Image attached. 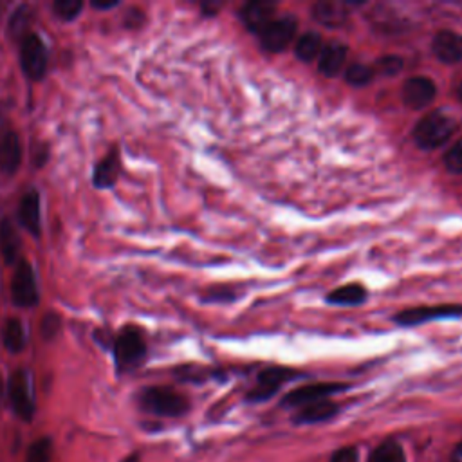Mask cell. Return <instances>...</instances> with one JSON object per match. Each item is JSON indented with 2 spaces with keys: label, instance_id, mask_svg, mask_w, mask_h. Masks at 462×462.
<instances>
[{
  "label": "cell",
  "instance_id": "obj_1",
  "mask_svg": "<svg viewBox=\"0 0 462 462\" xmlns=\"http://www.w3.org/2000/svg\"><path fill=\"white\" fill-rule=\"evenodd\" d=\"M457 130V121L442 110L426 114L413 128V141L422 150L440 148L451 139Z\"/></svg>",
  "mask_w": 462,
  "mask_h": 462
},
{
  "label": "cell",
  "instance_id": "obj_2",
  "mask_svg": "<svg viewBox=\"0 0 462 462\" xmlns=\"http://www.w3.org/2000/svg\"><path fill=\"white\" fill-rule=\"evenodd\" d=\"M139 404L144 411L161 417H179L189 408L188 399L166 386H150L139 393Z\"/></svg>",
  "mask_w": 462,
  "mask_h": 462
},
{
  "label": "cell",
  "instance_id": "obj_3",
  "mask_svg": "<svg viewBox=\"0 0 462 462\" xmlns=\"http://www.w3.org/2000/svg\"><path fill=\"white\" fill-rule=\"evenodd\" d=\"M114 357L119 370H132L137 366L144 354H146V343L139 328L135 327H125L114 339Z\"/></svg>",
  "mask_w": 462,
  "mask_h": 462
},
{
  "label": "cell",
  "instance_id": "obj_4",
  "mask_svg": "<svg viewBox=\"0 0 462 462\" xmlns=\"http://www.w3.org/2000/svg\"><path fill=\"white\" fill-rule=\"evenodd\" d=\"M20 65L23 74L38 81L45 76L47 70V49L42 38L34 32H27L20 42Z\"/></svg>",
  "mask_w": 462,
  "mask_h": 462
},
{
  "label": "cell",
  "instance_id": "obj_5",
  "mask_svg": "<svg viewBox=\"0 0 462 462\" xmlns=\"http://www.w3.org/2000/svg\"><path fill=\"white\" fill-rule=\"evenodd\" d=\"M7 393H9V401L14 413L23 420H31L34 415V395H32L31 374L27 370L20 368L11 374Z\"/></svg>",
  "mask_w": 462,
  "mask_h": 462
},
{
  "label": "cell",
  "instance_id": "obj_6",
  "mask_svg": "<svg viewBox=\"0 0 462 462\" xmlns=\"http://www.w3.org/2000/svg\"><path fill=\"white\" fill-rule=\"evenodd\" d=\"M11 300L18 307H32L38 303V285L32 265L27 260H18L11 280Z\"/></svg>",
  "mask_w": 462,
  "mask_h": 462
},
{
  "label": "cell",
  "instance_id": "obj_7",
  "mask_svg": "<svg viewBox=\"0 0 462 462\" xmlns=\"http://www.w3.org/2000/svg\"><path fill=\"white\" fill-rule=\"evenodd\" d=\"M298 20L292 14L274 18L260 34L262 47L269 52H282L289 47L296 34Z\"/></svg>",
  "mask_w": 462,
  "mask_h": 462
},
{
  "label": "cell",
  "instance_id": "obj_8",
  "mask_svg": "<svg viewBox=\"0 0 462 462\" xmlns=\"http://www.w3.org/2000/svg\"><path fill=\"white\" fill-rule=\"evenodd\" d=\"M345 384L339 383H314V384H307V386H300L292 392H289L282 404L289 406V408H296V406H307L323 399H328L332 393L345 390Z\"/></svg>",
  "mask_w": 462,
  "mask_h": 462
},
{
  "label": "cell",
  "instance_id": "obj_9",
  "mask_svg": "<svg viewBox=\"0 0 462 462\" xmlns=\"http://www.w3.org/2000/svg\"><path fill=\"white\" fill-rule=\"evenodd\" d=\"M448 318H462L460 305H440V307H413L395 314V321L399 325H420L433 319H448Z\"/></svg>",
  "mask_w": 462,
  "mask_h": 462
},
{
  "label": "cell",
  "instance_id": "obj_10",
  "mask_svg": "<svg viewBox=\"0 0 462 462\" xmlns=\"http://www.w3.org/2000/svg\"><path fill=\"white\" fill-rule=\"evenodd\" d=\"M435 94H437L435 83L424 76H415V78L406 79L402 85V90H401L404 105L411 110L426 108L433 101Z\"/></svg>",
  "mask_w": 462,
  "mask_h": 462
},
{
  "label": "cell",
  "instance_id": "obj_11",
  "mask_svg": "<svg viewBox=\"0 0 462 462\" xmlns=\"http://www.w3.org/2000/svg\"><path fill=\"white\" fill-rule=\"evenodd\" d=\"M294 377V372L289 368H280V366H273V368H265L258 374L256 379V386L247 393L249 401H265L271 395H274L278 392V388Z\"/></svg>",
  "mask_w": 462,
  "mask_h": 462
},
{
  "label": "cell",
  "instance_id": "obj_12",
  "mask_svg": "<svg viewBox=\"0 0 462 462\" xmlns=\"http://www.w3.org/2000/svg\"><path fill=\"white\" fill-rule=\"evenodd\" d=\"M274 13H276V4L267 0H253L242 7L240 18L251 32L260 36L263 29L276 18Z\"/></svg>",
  "mask_w": 462,
  "mask_h": 462
},
{
  "label": "cell",
  "instance_id": "obj_13",
  "mask_svg": "<svg viewBox=\"0 0 462 462\" xmlns=\"http://www.w3.org/2000/svg\"><path fill=\"white\" fill-rule=\"evenodd\" d=\"M431 51H433L435 58L442 63L451 65V63L462 61V34L449 31V29L439 31L433 36Z\"/></svg>",
  "mask_w": 462,
  "mask_h": 462
},
{
  "label": "cell",
  "instance_id": "obj_14",
  "mask_svg": "<svg viewBox=\"0 0 462 462\" xmlns=\"http://www.w3.org/2000/svg\"><path fill=\"white\" fill-rule=\"evenodd\" d=\"M350 2H337V0H321L312 5V16L318 23L325 27H339L348 18Z\"/></svg>",
  "mask_w": 462,
  "mask_h": 462
},
{
  "label": "cell",
  "instance_id": "obj_15",
  "mask_svg": "<svg viewBox=\"0 0 462 462\" xmlns=\"http://www.w3.org/2000/svg\"><path fill=\"white\" fill-rule=\"evenodd\" d=\"M346 45L341 42H330L327 43L319 56H318V70L325 76V78H336L339 74V70L345 65L346 60Z\"/></svg>",
  "mask_w": 462,
  "mask_h": 462
},
{
  "label": "cell",
  "instance_id": "obj_16",
  "mask_svg": "<svg viewBox=\"0 0 462 462\" xmlns=\"http://www.w3.org/2000/svg\"><path fill=\"white\" fill-rule=\"evenodd\" d=\"M22 162V143L14 130L5 132L0 137V170L5 175L16 173Z\"/></svg>",
  "mask_w": 462,
  "mask_h": 462
},
{
  "label": "cell",
  "instance_id": "obj_17",
  "mask_svg": "<svg viewBox=\"0 0 462 462\" xmlns=\"http://www.w3.org/2000/svg\"><path fill=\"white\" fill-rule=\"evenodd\" d=\"M119 171H121V159H119V150L117 146H114L94 168V186L96 188H112L116 184V180L119 179Z\"/></svg>",
  "mask_w": 462,
  "mask_h": 462
},
{
  "label": "cell",
  "instance_id": "obj_18",
  "mask_svg": "<svg viewBox=\"0 0 462 462\" xmlns=\"http://www.w3.org/2000/svg\"><path fill=\"white\" fill-rule=\"evenodd\" d=\"M20 224L34 236L40 235L42 220H40V195L36 189H27L20 200L18 208Z\"/></svg>",
  "mask_w": 462,
  "mask_h": 462
},
{
  "label": "cell",
  "instance_id": "obj_19",
  "mask_svg": "<svg viewBox=\"0 0 462 462\" xmlns=\"http://www.w3.org/2000/svg\"><path fill=\"white\" fill-rule=\"evenodd\" d=\"M337 413V404L323 399L307 406H301V410L296 413L294 420L300 424H314V422H323L332 419Z\"/></svg>",
  "mask_w": 462,
  "mask_h": 462
},
{
  "label": "cell",
  "instance_id": "obj_20",
  "mask_svg": "<svg viewBox=\"0 0 462 462\" xmlns=\"http://www.w3.org/2000/svg\"><path fill=\"white\" fill-rule=\"evenodd\" d=\"M20 238L18 231L9 218L0 220V253L7 263H13L18 258Z\"/></svg>",
  "mask_w": 462,
  "mask_h": 462
},
{
  "label": "cell",
  "instance_id": "obj_21",
  "mask_svg": "<svg viewBox=\"0 0 462 462\" xmlns=\"http://www.w3.org/2000/svg\"><path fill=\"white\" fill-rule=\"evenodd\" d=\"M366 300V289L359 283H346L327 294V301L332 305H359Z\"/></svg>",
  "mask_w": 462,
  "mask_h": 462
},
{
  "label": "cell",
  "instance_id": "obj_22",
  "mask_svg": "<svg viewBox=\"0 0 462 462\" xmlns=\"http://www.w3.org/2000/svg\"><path fill=\"white\" fill-rule=\"evenodd\" d=\"M321 36H319V32H316V31H309V32H305L303 36H300L298 38V42H296V47H294V54H296V58L300 60V61H305V63H309V61H312V60H316L318 56H319V52H321Z\"/></svg>",
  "mask_w": 462,
  "mask_h": 462
},
{
  "label": "cell",
  "instance_id": "obj_23",
  "mask_svg": "<svg viewBox=\"0 0 462 462\" xmlns=\"http://www.w3.org/2000/svg\"><path fill=\"white\" fill-rule=\"evenodd\" d=\"M2 339H4V345L9 352H20L25 346V341H27L23 323L18 318H9L5 327H4Z\"/></svg>",
  "mask_w": 462,
  "mask_h": 462
},
{
  "label": "cell",
  "instance_id": "obj_24",
  "mask_svg": "<svg viewBox=\"0 0 462 462\" xmlns=\"http://www.w3.org/2000/svg\"><path fill=\"white\" fill-rule=\"evenodd\" d=\"M368 462H406L402 446L395 440H384L370 453Z\"/></svg>",
  "mask_w": 462,
  "mask_h": 462
},
{
  "label": "cell",
  "instance_id": "obj_25",
  "mask_svg": "<svg viewBox=\"0 0 462 462\" xmlns=\"http://www.w3.org/2000/svg\"><path fill=\"white\" fill-rule=\"evenodd\" d=\"M372 78H374V69L365 63H354L345 72V79L352 87H363V85L370 83Z\"/></svg>",
  "mask_w": 462,
  "mask_h": 462
},
{
  "label": "cell",
  "instance_id": "obj_26",
  "mask_svg": "<svg viewBox=\"0 0 462 462\" xmlns=\"http://www.w3.org/2000/svg\"><path fill=\"white\" fill-rule=\"evenodd\" d=\"M51 455H52V442L51 439L42 437L29 446L25 462H49Z\"/></svg>",
  "mask_w": 462,
  "mask_h": 462
},
{
  "label": "cell",
  "instance_id": "obj_27",
  "mask_svg": "<svg viewBox=\"0 0 462 462\" xmlns=\"http://www.w3.org/2000/svg\"><path fill=\"white\" fill-rule=\"evenodd\" d=\"M83 9V2L81 0H56L52 4V11L54 14L60 18V20H65V22H70L74 20L79 11Z\"/></svg>",
  "mask_w": 462,
  "mask_h": 462
},
{
  "label": "cell",
  "instance_id": "obj_28",
  "mask_svg": "<svg viewBox=\"0 0 462 462\" xmlns=\"http://www.w3.org/2000/svg\"><path fill=\"white\" fill-rule=\"evenodd\" d=\"M29 20H31V9H29L27 5H22V7L13 14V18H11V23H9L11 34L23 38V36L27 34L25 29H27V25H29Z\"/></svg>",
  "mask_w": 462,
  "mask_h": 462
},
{
  "label": "cell",
  "instance_id": "obj_29",
  "mask_svg": "<svg viewBox=\"0 0 462 462\" xmlns=\"http://www.w3.org/2000/svg\"><path fill=\"white\" fill-rule=\"evenodd\" d=\"M404 61L401 56H395V54H388V56H381L377 61H375V69L377 72L384 74V76H393L397 74L401 69H402Z\"/></svg>",
  "mask_w": 462,
  "mask_h": 462
},
{
  "label": "cell",
  "instance_id": "obj_30",
  "mask_svg": "<svg viewBox=\"0 0 462 462\" xmlns=\"http://www.w3.org/2000/svg\"><path fill=\"white\" fill-rule=\"evenodd\" d=\"M444 166L451 173H462V139H458L444 155Z\"/></svg>",
  "mask_w": 462,
  "mask_h": 462
},
{
  "label": "cell",
  "instance_id": "obj_31",
  "mask_svg": "<svg viewBox=\"0 0 462 462\" xmlns=\"http://www.w3.org/2000/svg\"><path fill=\"white\" fill-rule=\"evenodd\" d=\"M42 336L45 339H52L56 334H58V328H60V316L54 314V312H49L43 319H42Z\"/></svg>",
  "mask_w": 462,
  "mask_h": 462
},
{
  "label": "cell",
  "instance_id": "obj_32",
  "mask_svg": "<svg viewBox=\"0 0 462 462\" xmlns=\"http://www.w3.org/2000/svg\"><path fill=\"white\" fill-rule=\"evenodd\" d=\"M357 458H359L357 449L354 446H345L336 449L328 462H357Z\"/></svg>",
  "mask_w": 462,
  "mask_h": 462
},
{
  "label": "cell",
  "instance_id": "obj_33",
  "mask_svg": "<svg viewBox=\"0 0 462 462\" xmlns=\"http://www.w3.org/2000/svg\"><path fill=\"white\" fill-rule=\"evenodd\" d=\"M235 294L231 292L229 287H213L208 291V294L204 296V300L208 301H227V300H233Z\"/></svg>",
  "mask_w": 462,
  "mask_h": 462
},
{
  "label": "cell",
  "instance_id": "obj_34",
  "mask_svg": "<svg viewBox=\"0 0 462 462\" xmlns=\"http://www.w3.org/2000/svg\"><path fill=\"white\" fill-rule=\"evenodd\" d=\"M116 5H117V0H108V2H105V0H92V7L94 9H112Z\"/></svg>",
  "mask_w": 462,
  "mask_h": 462
},
{
  "label": "cell",
  "instance_id": "obj_35",
  "mask_svg": "<svg viewBox=\"0 0 462 462\" xmlns=\"http://www.w3.org/2000/svg\"><path fill=\"white\" fill-rule=\"evenodd\" d=\"M449 460H451V462H462V440L453 448Z\"/></svg>",
  "mask_w": 462,
  "mask_h": 462
},
{
  "label": "cell",
  "instance_id": "obj_36",
  "mask_svg": "<svg viewBox=\"0 0 462 462\" xmlns=\"http://www.w3.org/2000/svg\"><path fill=\"white\" fill-rule=\"evenodd\" d=\"M220 4H202V11L204 14H215L218 11Z\"/></svg>",
  "mask_w": 462,
  "mask_h": 462
},
{
  "label": "cell",
  "instance_id": "obj_37",
  "mask_svg": "<svg viewBox=\"0 0 462 462\" xmlns=\"http://www.w3.org/2000/svg\"><path fill=\"white\" fill-rule=\"evenodd\" d=\"M121 462H141V460H139V455H137V453H132V455L125 457Z\"/></svg>",
  "mask_w": 462,
  "mask_h": 462
},
{
  "label": "cell",
  "instance_id": "obj_38",
  "mask_svg": "<svg viewBox=\"0 0 462 462\" xmlns=\"http://www.w3.org/2000/svg\"><path fill=\"white\" fill-rule=\"evenodd\" d=\"M4 393H5V388H4V379H2V374H0V406H2V401H4Z\"/></svg>",
  "mask_w": 462,
  "mask_h": 462
},
{
  "label": "cell",
  "instance_id": "obj_39",
  "mask_svg": "<svg viewBox=\"0 0 462 462\" xmlns=\"http://www.w3.org/2000/svg\"><path fill=\"white\" fill-rule=\"evenodd\" d=\"M457 96H458V99L462 101V81H460L458 87H457Z\"/></svg>",
  "mask_w": 462,
  "mask_h": 462
}]
</instances>
